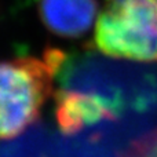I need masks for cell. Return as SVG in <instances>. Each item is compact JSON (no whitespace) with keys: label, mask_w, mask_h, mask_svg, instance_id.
I'll return each mask as SVG.
<instances>
[{"label":"cell","mask_w":157,"mask_h":157,"mask_svg":"<svg viewBox=\"0 0 157 157\" xmlns=\"http://www.w3.org/2000/svg\"><path fill=\"white\" fill-rule=\"evenodd\" d=\"M55 116L63 132L73 134L88 124L103 119H112L113 109L109 108L102 98L92 94L63 90L57 94Z\"/></svg>","instance_id":"obj_4"},{"label":"cell","mask_w":157,"mask_h":157,"mask_svg":"<svg viewBox=\"0 0 157 157\" xmlns=\"http://www.w3.org/2000/svg\"><path fill=\"white\" fill-rule=\"evenodd\" d=\"M39 15L44 26L57 36L78 37L98 18L97 0H39Z\"/></svg>","instance_id":"obj_3"},{"label":"cell","mask_w":157,"mask_h":157,"mask_svg":"<svg viewBox=\"0 0 157 157\" xmlns=\"http://www.w3.org/2000/svg\"><path fill=\"white\" fill-rule=\"evenodd\" d=\"M94 44L106 57L157 63V0H105Z\"/></svg>","instance_id":"obj_2"},{"label":"cell","mask_w":157,"mask_h":157,"mask_svg":"<svg viewBox=\"0 0 157 157\" xmlns=\"http://www.w3.org/2000/svg\"><path fill=\"white\" fill-rule=\"evenodd\" d=\"M68 55L48 48L41 57L0 61V141L21 135L40 117Z\"/></svg>","instance_id":"obj_1"},{"label":"cell","mask_w":157,"mask_h":157,"mask_svg":"<svg viewBox=\"0 0 157 157\" xmlns=\"http://www.w3.org/2000/svg\"><path fill=\"white\" fill-rule=\"evenodd\" d=\"M142 157H157V139H156V144L155 145H145L144 149L141 150Z\"/></svg>","instance_id":"obj_5"}]
</instances>
